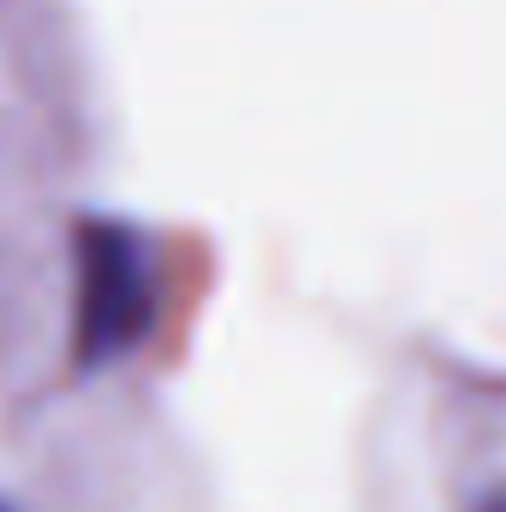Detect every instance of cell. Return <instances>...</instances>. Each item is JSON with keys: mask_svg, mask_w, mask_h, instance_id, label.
<instances>
[{"mask_svg": "<svg viewBox=\"0 0 506 512\" xmlns=\"http://www.w3.org/2000/svg\"><path fill=\"white\" fill-rule=\"evenodd\" d=\"M149 322V262L143 245L114 221L78 233V358H120Z\"/></svg>", "mask_w": 506, "mask_h": 512, "instance_id": "1", "label": "cell"}, {"mask_svg": "<svg viewBox=\"0 0 506 512\" xmlns=\"http://www.w3.org/2000/svg\"><path fill=\"white\" fill-rule=\"evenodd\" d=\"M0 512H6V507H0Z\"/></svg>", "mask_w": 506, "mask_h": 512, "instance_id": "2", "label": "cell"}]
</instances>
